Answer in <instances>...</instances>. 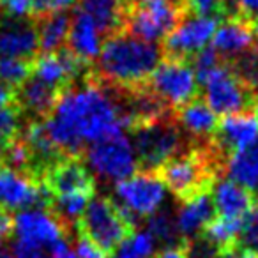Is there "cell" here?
I'll return each instance as SVG.
<instances>
[{
	"instance_id": "cell-1",
	"label": "cell",
	"mask_w": 258,
	"mask_h": 258,
	"mask_svg": "<svg viewBox=\"0 0 258 258\" xmlns=\"http://www.w3.org/2000/svg\"><path fill=\"white\" fill-rule=\"evenodd\" d=\"M44 124L64 156H80L83 145L124 135L125 129L108 87L90 75L80 87H71L62 94Z\"/></svg>"
},
{
	"instance_id": "cell-2",
	"label": "cell",
	"mask_w": 258,
	"mask_h": 258,
	"mask_svg": "<svg viewBox=\"0 0 258 258\" xmlns=\"http://www.w3.org/2000/svg\"><path fill=\"white\" fill-rule=\"evenodd\" d=\"M161 60L159 44L145 43L120 30L104 39L90 76L103 85L133 89L145 85Z\"/></svg>"
},
{
	"instance_id": "cell-3",
	"label": "cell",
	"mask_w": 258,
	"mask_h": 258,
	"mask_svg": "<svg viewBox=\"0 0 258 258\" xmlns=\"http://www.w3.org/2000/svg\"><path fill=\"white\" fill-rule=\"evenodd\" d=\"M187 16L186 0H124L122 30L145 43L158 44Z\"/></svg>"
},
{
	"instance_id": "cell-4",
	"label": "cell",
	"mask_w": 258,
	"mask_h": 258,
	"mask_svg": "<svg viewBox=\"0 0 258 258\" xmlns=\"http://www.w3.org/2000/svg\"><path fill=\"white\" fill-rule=\"evenodd\" d=\"M131 144L140 172H156L168 159L186 152L191 140L179 127L175 115L140 124L131 129Z\"/></svg>"
},
{
	"instance_id": "cell-5",
	"label": "cell",
	"mask_w": 258,
	"mask_h": 258,
	"mask_svg": "<svg viewBox=\"0 0 258 258\" xmlns=\"http://www.w3.org/2000/svg\"><path fill=\"white\" fill-rule=\"evenodd\" d=\"M137 219L110 198H92L76 226L80 235H85L104 253L113 251L133 233Z\"/></svg>"
},
{
	"instance_id": "cell-6",
	"label": "cell",
	"mask_w": 258,
	"mask_h": 258,
	"mask_svg": "<svg viewBox=\"0 0 258 258\" xmlns=\"http://www.w3.org/2000/svg\"><path fill=\"white\" fill-rule=\"evenodd\" d=\"M83 158H85V165L94 175L110 182H120L135 175L138 170L133 144H131V138L125 135L90 144L85 149Z\"/></svg>"
},
{
	"instance_id": "cell-7",
	"label": "cell",
	"mask_w": 258,
	"mask_h": 258,
	"mask_svg": "<svg viewBox=\"0 0 258 258\" xmlns=\"http://www.w3.org/2000/svg\"><path fill=\"white\" fill-rule=\"evenodd\" d=\"M147 85L173 111L200 96L191 62L180 60V58L163 57V60L149 78Z\"/></svg>"
},
{
	"instance_id": "cell-8",
	"label": "cell",
	"mask_w": 258,
	"mask_h": 258,
	"mask_svg": "<svg viewBox=\"0 0 258 258\" xmlns=\"http://www.w3.org/2000/svg\"><path fill=\"white\" fill-rule=\"evenodd\" d=\"M115 197L122 209L144 219L159 211L166 197L165 184L154 172H137L135 175L115 184Z\"/></svg>"
},
{
	"instance_id": "cell-9",
	"label": "cell",
	"mask_w": 258,
	"mask_h": 258,
	"mask_svg": "<svg viewBox=\"0 0 258 258\" xmlns=\"http://www.w3.org/2000/svg\"><path fill=\"white\" fill-rule=\"evenodd\" d=\"M53 197L43 180L0 165V209L2 211H50Z\"/></svg>"
},
{
	"instance_id": "cell-10",
	"label": "cell",
	"mask_w": 258,
	"mask_h": 258,
	"mask_svg": "<svg viewBox=\"0 0 258 258\" xmlns=\"http://www.w3.org/2000/svg\"><path fill=\"white\" fill-rule=\"evenodd\" d=\"M204 101L216 115H235L253 111L254 96L235 78L228 62L204 83Z\"/></svg>"
},
{
	"instance_id": "cell-11",
	"label": "cell",
	"mask_w": 258,
	"mask_h": 258,
	"mask_svg": "<svg viewBox=\"0 0 258 258\" xmlns=\"http://www.w3.org/2000/svg\"><path fill=\"white\" fill-rule=\"evenodd\" d=\"M219 23L221 22L216 18L187 16L173 32L163 39V57L189 60L212 39Z\"/></svg>"
},
{
	"instance_id": "cell-12",
	"label": "cell",
	"mask_w": 258,
	"mask_h": 258,
	"mask_svg": "<svg viewBox=\"0 0 258 258\" xmlns=\"http://www.w3.org/2000/svg\"><path fill=\"white\" fill-rule=\"evenodd\" d=\"M51 197H64L73 193H94L96 180L92 172L80 156H62L46 168L41 177Z\"/></svg>"
},
{
	"instance_id": "cell-13",
	"label": "cell",
	"mask_w": 258,
	"mask_h": 258,
	"mask_svg": "<svg viewBox=\"0 0 258 258\" xmlns=\"http://www.w3.org/2000/svg\"><path fill=\"white\" fill-rule=\"evenodd\" d=\"M15 239L51 247L60 239H66V228L62 221L51 211L44 209H27L16 212L13 219Z\"/></svg>"
},
{
	"instance_id": "cell-14",
	"label": "cell",
	"mask_w": 258,
	"mask_h": 258,
	"mask_svg": "<svg viewBox=\"0 0 258 258\" xmlns=\"http://www.w3.org/2000/svg\"><path fill=\"white\" fill-rule=\"evenodd\" d=\"M258 137V118L253 111L247 113H235L221 117L218 122L214 135L211 137V144L214 149L230 161L237 151L246 147L247 144Z\"/></svg>"
},
{
	"instance_id": "cell-15",
	"label": "cell",
	"mask_w": 258,
	"mask_h": 258,
	"mask_svg": "<svg viewBox=\"0 0 258 258\" xmlns=\"http://www.w3.org/2000/svg\"><path fill=\"white\" fill-rule=\"evenodd\" d=\"M39 55L37 32L32 20L8 18L0 22V58L34 60Z\"/></svg>"
},
{
	"instance_id": "cell-16",
	"label": "cell",
	"mask_w": 258,
	"mask_h": 258,
	"mask_svg": "<svg viewBox=\"0 0 258 258\" xmlns=\"http://www.w3.org/2000/svg\"><path fill=\"white\" fill-rule=\"evenodd\" d=\"M62 94L36 76H29L18 89H15V104L20 108L23 118L30 122L46 120L53 113Z\"/></svg>"
},
{
	"instance_id": "cell-17",
	"label": "cell",
	"mask_w": 258,
	"mask_h": 258,
	"mask_svg": "<svg viewBox=\"0 0 258 258\" xmlns=\"http://www.w3.org/2000/svg\"><path fill=\"white\" fill-rule=\"evenodd\" d=\"M212 204L216 209V216L242 219L258 205V197L254 191L233 180L219 179L212 187Z\"/></svg>"
},
{
	"instance_id": "cell-18",
	"label": "cell",
	"mask_w": 258,
	"mask_h": 258,
	"mask_svg": "<svg viewBox=\"0 0 258 258\" xmlns=\"http://www.w3.org/2000/svg\"><path fill=\"white\" fill-rule=\"evenodd\" d=\"M175 120L179 127L187 135L191 144H202L211 140L218 127V115L207 106L204 97L198 96L175 111Z\"/></svg>"
},
{
	"instance_id": "cell-19",
	"label": "cell",
	"mask_w": 258,
	"mask_h": 258,
	"mask_svg": "<svg viewBox=\"0 0 258 258\" xmlns=\"http://www.w3.org/2000/svg\"><path fill=\"white\" fill-rule=\"evenodd\" d=\"M211 46L221 55L225 60L237 57L242 51L249 50L254 43L253 22L246 18L223 20L212 36Z\"/></svg>"
},
{
	"instance_id": "cell-20",
	"label": "cell",
	"mask_w": 258,
	"mask_h": 258,
	"mask_svg": "<svg viewBox=\"0 0 258 258\" xmlns=\"http://www.w3.org/2000/svg\"><path fill=\"white\" fill-rule=\"evenodd\" d=\"M66 44H68L66 48L69 51H73L80 60L90 66H94V62L97 60L101 53L103 37H101L92 18L82 13L80 9H76L75 15L71 16V29H69Z\"/></svg>"
},
{
	"instance_id": "cell-21",
	"label": "cell",
	"mask_w": 258,
	"mask_h": 258,
	"mask_svg": "<svg viewBox=\"0 0 258 258\" xmlns=\"http://www.w3.org/2000/svg\"><path fill=\"white\" fill-rule=\"evenodd\" d=\"M216 218V209L211 195H200L193 200L182 202L177 212V228L184 240H193L198 232L205 228Z\"/></svg>"
},
{
	"instance_id": "cell-22",
	"label": "cell",
	"mask_w": 258,
	"mask_h": 258,
	"mask_svg": "<svg viewBox=\"0 0 258 258\" xmlns=\"http://www.w3.org/2000/svg\"><path fill=\"white\" fill-rule=\"evenodd\" d=\"M78 9L92 18L104 39L122 30L124 0H80Z\"/></svg>"
},
{
	"instance_id": "cell-23",
	"label": "cell",
	"mask_w": 258,
	"mask_h": 258,
	"mask_svg": "<svg viewBox=\"0 0 258 258\" xmlns=\"http://www.w3.org/2000/svg\"><path fill=\"white\" fill-rule=\"evenodd\" d=\"M37 32L39 53H55L64 48L71 29V16L68 13H53V15L32 18Z\"/></svg>"
},
{
	"instance_id": "cell-24",
	"label": "cell",
	"mask_w": 258,
	"mask_h": 258,
	"mask_svg": "<svg viewBox=\"0 0 258 258\" xmlns=\"http://www.w3.org/2000/svg\"><path fill=\"white\" fill-rule=\"evenodd\" d=\"M226 179L254 191L258 187V137L237 151L226 166Z\"/></svg>"
},
{
	"instance_id": "cell-25",
	"label": "cell",
	"mask_w": 258,
	"mask_h": 258,
	"mask_svg": "<svg viewBox=\"0 0 258 258\" xmlns=\"http://www.w3.org/2000/svg\"><path fill=\"white\" fill-rule=\"evenodd\" d=\"M244 219V218H242ZM242 219H230L216 216L204 230H202V239L207 240L211 246H214L219 251V254L228 253L230 249L237 246L239 240L240 226H242Z\"/></svg>"
},
{
	"instance_id": "cell-26",
	"label": "cell",
	"mask_w": 258,
	"mask_h": 258,
	"mask_svg": "<svg viewBox=\"0 0 258 258\" xmlns=\"http://www.w3.org/2000/svg\"><path fill=\"white\" fill-rule=\"evenodd\" d=\"M147 232L154 237L156 242L165 244V247L184 246L187 240L182 239L177 228V219L168 211H158L147 219Z\"/></svg>"
},
{
	"instance_id": "cell-27",
	"label": "cell",
	"mask_w": 258,
	"mask_h": 258,
	"mask_svg": "<svg viewBox=\"0 0 258 258\" xmlns=\"http://www.w3.org/2000/svg\"><path fill=\"white\" fill-rule=\"evenodd\" d=\"M232 69V73L235 75V78L249 90L254 96V99L258 97V48L251 46L249 50L242 51L237 57L226 60Z\"/></svg>"
},
{
	"instance_id": "cell-28",
	"label": "cell",
	"mask_w": 258,
	"mask_h": 258,
	"mask_svg": "<svg viewBox=\"0 0 258 258\" xmlns=\"http://www.w3.org/2000/svg\"><path fill=\"white\" fill-rule=\"evenodd\" d=\"M156 251V240L147 230L133 232L115 249L111 258H152Z\"/></svg>"
},
{
	"instance_id": "cell-29",
	"label": "cell",
	"mask_w": 258,
	"mask_h": 258,
	"mask_svg": "<svg viewBox=\"0 0 258 258\" xmlns=\"http://www.w3.org/2000/svg\"><path fill=\"white\" fill-rule=\"evenodd\" d=\"M191 68H193V73L197 76L198 85H204L212 75H214L218 69H221L223 66L226 64V60L214 50L212 46H207L204 50H200L197 55L189 58Z\"/></svg>"
},
{
	"instance_id": "cell-30",
	"label": "cell",
	"mask_w": 258,
	"mask_h": 258,
	"mask_svg": "<svg viewBox=\"0 0 258 258\" xmlns=\"http://www.w3.org/2000/svg\"><path fill=\"white\" fill-rule=\"evenodd\" d=\"M32 62L23 58H0V82L11 89H18L29 76H32Z\"/></svg>"
},
{
	"instance_id": "cell-31",
	"label": "cell",
	"mask_w": 258,
	"mask_h": 258,
	"mask_svg": "<svg viewBox=\"0 0 258 258\" xmlns=\"http://www.w3.org/2000/svg\"><path fill=\"white\" fill-rule=\"evenodd\" d=\"M23 125H25L23 115L15 104V101L8 106L0 108V147H4L13 138L18 137Z\"/></svg>"
},
{
	"instance_id": "cell-32",
	"label": "cell",
	"mask_w": 258,
	"mask_h": 258,
	"mask_svg": "<svg viewBox=\"0 0 258 258\" xmlns=\"http://www.w3.org/2000/svg\"><path fill=\"white\" fill-rule=\"evenodd\" d=\"M187 13L200 18H216L219 22L225 20L226 0H186Z\"/></svg>"
},
{
	"instance_id": "cell-33",
	"label": "cell",
	"mask_w": 258,
	"mask_h": 258,
	"mask_svg": "<svg viewBox=\"0 0 258 258\" xmlns=\"http://www.w3.org/2000/svg\"><path fill=\"white\" fill-rule=\"evenodd\" d=\"M237 246L246 247V249L256 251L258 253V205L242 219V226H240Z\"/></svg>"
},
{
	"instance_id": "cell-34",
	"label": "cell",
	"mask_w": 258,
	"mask_h": 258,
	"mask_svg": "<svg viewBox=\"0 0 258 258\" xmlns=\"http://www.w3.org/2000/svg\"><path fill=\"white\" fill-rule=\"evenodd\" d=\"M76 0H32L30 18L53 15V13H68L75 6Z\"/></svg>"
},
{
	"instance_id": "cell-35",
	"label": "cell",
	"mask_w": 258,
	"mask_h": 258,
	"mask_svg": "<svg viewBox=\"0 0 258 258\" xmlns=\"http://www.w3.org/2000/svg\"><path fill=\"white\" fill-rule=\"evenodd\" d=\"M13 258H51L50 247L39 246V244L27 242V240L15 239L13 242Z\"/></svg>"
},
{
	"instance_id": "cell-36",
	"label": "cell",
	"mask_w": 258,
	"mask_h": 258,
	"mask_svg": "<svg viewBox=\"0 0 258 258\" xmlns=\"http://www.w3.org/2000/svg\"><path fill=\"white\" fill-rule=\"evenodd\" d=\"M75 253L78 254V258H106V253L97 244H94L90 239H87L85 235L78 237Z\"/></svg>"
},
{
	"instance_id": "cell-37",
	"label": "cell",
	"mask_w": 258,
	"mask_h": 258,
	"mask_svg": "<svg viewBox=\"0 0 258 258\" xmlns=\"http://www.w3.org/2000/svg\"><path fill=\"white\" fill-rule=\"evenodd\" d=\"M237 8L242 18L249 22H254L258 18V0H237Z\"/></svg>"
},
{
	"instance_id": "cell-38",
	"label": "cell",
	"mask_w": 258,
	"mask_h": 258,
	"mask_svg": "<svg viewBox=\"0 0 258 258\" xmlns=\"http://www.w3.org/2000/svg\"><path fill=\"white\" fill-rule=\"evenodd\" d=\"M50 253H51V258H78V254H76L75 251H71V247H69L66 239H60L58 242H55L53 246L50 247Z\"/></svg>"
},
{
	"instance_id": "cell-39",
	"label": "cell",
	"mask_w": 258,
	"mask_h": 258,
	"mask_svg": "<svg viewBox=\"0 0 258 258\" xmlns=\"http://www.w3.org/2000/svg\"><path fill=\"white\" fill-rule=\"evenodd\" d=\"M154 258H187V244H184V246L165 247Z\"/></svg>"
},
{
	"instance_id": "cell-40",
	"label": "cell",
	"mask_w": 258,
	"mask_h": 258,
	"mask_svg": "<svg viewBox=\"0 0 258 258\" xmlns=\"http://www.w3.org/2000/svg\"><path fill=\"white\" fill-rule=\"evenodd\" d=\"M11 230H13V219L9 218L8 212L0 209V244H2V240L9 235Z\"/></svg>"
},
{
	"instance_id": "cell-41",
	"label": "cell",
	"mask_w": 258,
	"mask_h": 258,
	"mask_svg": "<svg viewBox=\"0 0 258 258\" xmlns=\"http://www.w3.org/2000/svg\"><path fill=\"white\" fill-rule=\"evenodd\" d=\"M221 258H258V253L256 251L246 249V247L235 246L233 249H230L228 253L223 254Z\"/></svg>"
},
{
	"instance_id": "cell-42",
	"label": "cell",
	"mask_w": 258,
	"mask_h": 258,
	"mask_svg": "<svg viewBox=\"0 0 258 258\" xmlns=\"http://www.w3.org/2000/svg\"><path fill=\"white\" fill-rule=\"evenodd\" d=\"M15 101V89L6 85L4 82H0V108L8 106Z\"/></svg>"
},
{
	"instance_id": "cell-43",
	"label": "cell",
	"mask_w": 258,
	"mask_h": 258,
	"mask_svg": "<svg viewBox=\"0 0 258 258\" xmlns=\"http://www.w3.org/2000/svg\"><path fill=\"white\" fill-rule=\"evenodd\" d=\"M0 258H13V253L6 246L0 244Z\"/></svg>"
},
{
	"instance_id": "cell-44",
	"label": "cell",
	"mask_w": 258,
	"mask_h": 258,
	"mask_svg": "<svg viewBox=\"0 0 258 258\" xmlns=\"http://www.w3.org/2000/svg\"><path fill=\"white\" fill-rule=\"evenodd\" d=\"M253 32H254V41H256V48H258V18L253 22Z\"/></svg>"
},
{
	"instance_id": "cell-45",
	"label": "cell",
	"mask_w": 258,
	"mask_h": 258,
	"mask_svg": "<svg viewBox=\"0 0 258 258\" xmlns=\"http://www.w3.org/2000/svg\"><path fill=\"white\" fill-rule=\"evenodd\" d=\"M253 113L256 115V118H258V97L254 99V106H253Z\"/></svg>"
}]
</instances>
